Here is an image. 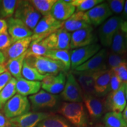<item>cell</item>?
Masks as SVG:
<instances>
[{
    "label": "cell",
    "instance_id": "obj_19",
    "mask_svg": "<svg viewBox=\"0 0 127 127\" xmlns=\"http://www.w3.org/2000/svg\"><path fill=\"white\" fill-rule=\"evenodd\" d=\"M111 74V71L109 69L93 72L95 96L101 97L109 93Z\"/></svg>",
    "mask_w": 127,
    "mask_h": 127
},
{
    "label": "cell",
    "instance_id": "obj_21",
    "mask_svg": "<svg viewBox=\"0 0 127 127\" xmlns=\"http://www.w3.org/2000/svg\"><path fill=\"white\" fill-rule=\"evenodd\" d=\"M76 8L71 3L65 0H57L51 11L50 15L57 20L64 22L68 20L74 12Z\"/></svg>",
    "mask_w": 127,
    "mask_h": 127
},
{
    "label": "cell",
    "instance_id": "obj_34",
    "mask_svg": "<svg viewBox=\"0 0 127 127\" xmlns=\"http://www.w3.org/2000/svg\"><path fill=\"white\" fill-rule=\"evenodd\" d=\"M104 2L102 0H72L71 4L75 7L77 11L85 12Z\"/></svg>",
    "mask_w": 127,
    "mask_h": 127
},
{
    "label": "cell",
    "instance_id": "obj_9",
    "mask_svg": "<svg viewBox=\"0 0 127 127\" xmlns=\"http://www.w3.org/2000/svg\"><path fill=\"white\" fill-rule=\"evenodd\" d=\"M101 47L99 44L95 43L71 51V69L75 70L77 67L87 62L99 51Z\"/></svg>",
    "mask_w": 127,
    "mask_h": 127
},
{
    "label": "cell",
    "instance_id": "obj_33",
    "mask_svg": "<svg viewBox=\"0 0 127 127\" xmlns=\"http://www.w3.org/2000/svg\"><path fill=\"white\" fill-rule=\"evenodd\" d=\"M21 74L23 78L32 81H42L45 76L41 74L35 68L28 64L25 60L24 62Z\"/></svg>",
    "mask_w": 127,
    "mask_h": 127
},
{
    "label": "cell",
    "instance_id": "obj_24",
    "mask_svg": "<svg viewBox=\"0 0 127 127\" xmlns=\"http://www.w3.org/2000/svg\"><path fill=\"white\" fill-rule=\"evenodd\" d=\"M81 88L84 94L95 95L93 72L86 71H75L72 72Z\"/></svg>",
    "mask_w": 127,
    "mask_h": 127
},
{
    "label": "cell",
    "instance_id": "obj_13",
    "mask_svg": "<svg viewBox=\"0 0 127 127\" xmlns=\"http://www.w3.org/2000/svg\"><path fill=\"white\" fill-rule=\"evenodd\" d=\"M107 51L105 49L100 50L96 54L92 57L81 65L77 67L74 71H86V72H94L96 71L107 69Z\"/></svg>",
    "mask_w": 127,
    "mask_h": 127
},
{
    "label": "cell",
    "instance_id": "obj_14",
    "mask_svg": "<svg viewBox=\"0 0 127 127\" xmlns=\"http://www.w3.org/2000/svg\"><path fill=\"white\" fill-rule=\"evenodd\" d=\"M45 39L50 50H70L71 34L63 28L54 32Z\"/></svg>",
    "mask_w": 127,
    "mask_h": 127
},
{
    "label": "cell",
    "instance_id": "obj_7",
    "mask_svg": "<svg viewBox=\"0 0 127 127\" xmlns=\"http://www.w3.org/2000/svg\"><path fill=\"white\" fill-rule=\"evenodd\" d=\"M84 93L72 72L66 74L65 85L60 96L66 102H82Z\"/></svg>",
    "mask_w": 127,
    "mask_h": 127
},
{
    "label": "cell",
    "instance_id": "obj_49",
    "mask_svg": "<svg viewBox=\"0 0 127 127\" xmlns=\"http://www.w3.org/2000/svg\"><path fill=\"white\" fill-rule=\"evenodd\" d=\"M125 87V98H126V100L127 102V84H124Z\"/></svg>",
    "mask_w": 127,
    "mask_h": 127
},
{
    "label": "cell",
    "instance_id": "obj_16",
    "mask_svg": "<svg viewBox=\"0 0 127 127\" xmlns=\"http://www.w3.org/2000/svg\"><path fill=\"white\" fill-rule=\"evenodd\" d=\"M8 25V32L12 44L15 41L32 35V31L21 21L14 17H10L6 21Z\"/></svg>",
    "mask_w": 127,
    "mask_h": 127
},
{
    "label": "cell",
    "instance_id": "obj_32",
    "mask_svg": "<svg viewBox=\"0 0 127 127\" xmlns=\"http://www.w3.org/2000/svg\"><path fill=\"white\" fill-rule=\"evenodd\" d=\"M56 1L57 0H31L30 2L41 15L46 16L50 15Z\"/></svg>",
    "mask_w": 127,
    "mask_h": 127
},
{
    "label": "cell",
    "instance_id": "obj_17",
    "mask_svg": "<svg viewBox=\"0 0 127 127\" xmlns=\"http://www.w3.org/2000/svg\"><path fill=\"white\" fill-rule=\"evenodd\" d=\"M85 14L89 24L98 26L104 23L113 14L107 3L104 2L85 12Z\"/></svg>",
    "mask_w": 127,
    "mask_h": 127
},
{
    "label": "cell",
    "instance_id": "obj_46",
    "mask_svg": "<svg viewBox=\"0 0 127 127\" xmlns=\"http://www.w3.org/2000/svg\"><path fill=\"white\" fill-rule=\"evenodd\" d=\"M122 115H123L125 127H127V104L124 110L122 112Z\"/></svg>",
    "mask_w": 127,
    "mask_h": 127
},
{
    "label": "cell",
    "instance_id": "obj_28",
    "mask_svg": "<svg viewBox=\"0 0 127 127\" xmlns=\"http://www.w3.org/2000/svg\"><path fill=\"white\" fill-rule=\"evenodd\" d=\"M36 127H74L63 116L52 114L42 120Z\"/></svg>",
    "mask_w": 127,
    "mask_h": 127
},
{
    "label": "cell",
    "instance_id": "obj_42",
    "mask_svg": "<svg viewBox=\"0 0 127 127\" xmlns=\"http://www.w3.org/2000/svg\"><path fill=\"white\" fill-rule=\"evenodd\" d=\"M8 25L7 21L5 20L0 18V34L7 31Z\"/></svg>",
    "mask_w": 127,
    "mask_h": 127
},
{
    "label": "cell",
    "instance_id": "obj_41",
    "mask_svg": "<svg viewBox=\"0 0 127 127\" xmlns=\"http://www.w3.org/2000/svg\"><path fill=\"white\" fill-rule=\"evenodd\" d=\"M12 78V75L7 70L0 74V92L6 86Z\"/></svg>",
    "mask_w": 127,
    "mask_h": 127
},
{
    "label": "cell",
    "instance_id": "obj_37",
    "mask_svg": "<svg viewBox=\"0 0 127 127\" xmlns=\"http://www.w3.org/2000/svg\"><path fill=\"white\" fill-rule=\"evenodd\" d=\"M125 2L124 0H109L107 3L112 14H119L123 12Z\"/></svg>",
    "mask_w": 127,
    "mask_h": 127
},
{
    "label": "cell",
    "instance_id": "obj_6",
    "mask_svg": "<svg viewBox=\"0 0 127 127\" xmlns=\"http://www.w3.org/2000/svg\"><path fill=\"white\" fill-rule=\"evenodd\" d=\"M123 20L119 17H111L99 28L98 35L100 42L105 47H111L112 39L117 32L120 29Z\"/></svg>",
    "mask_w": 127,
    "mask_h": 127
},
{
    "label": "cell",
    "instance_id": "obj_51",
    "mask_svg": "<svg viewBox=\"0 0 127 127\" xmlns=\"http://www.w3.org/2000/svg\"></svg>",
    "mask_w": 127,
    "mask_h": 127
},
{
    "label": "cell",
    "instance_id": "obj_3",
    "mask_svg": "<svg viewBox=\"0 0 127 127\" xmlns=\"http://www.w3.org/2000/svg\"><path fill=\"white\" fill-rule=\"evenodd\" d=\"M41 16L30 1H18L14 12V18L21 21L30 30L34 29L40 20Z\"/></svg>",
    "mask_w": 127,
    "mask_h": 127
},
{
    "label": "cell",
    "instance_id": "obj_25",
    "mask_svg": "<svg viewBox=\"0 0 127 127\" xmlns=\"http://www.w3.org/2000/svg\"><path fill=\"white\" fill-rule=\"evenodd\" d=\"M26 55L27 52L18 58L8 60L5 65L6 70L8 71L14 78L18 79L23 78L21 72Z\"/></svg>",
    "mask_w": 127,
    "mask_h": 127
},
{
    "label": "cell",
    "instance_id": "obj_1",
    "mask_svg": "<svg viewBox=\"0 0 127 127\" xmlns=\"http://www.w3.org/2000/svg\"><path fill=\"white\" fill-rule=\"evenodd\" d=\"M74 127H89L90 121L83 102L62 103L58 111Z\"/></svg>",
    "mask_w": 127,
    "mask_h": 127
},
{
    "label": "cell",
    "instance_id": "obj_44",
    "mask_svg": "<svg viewBox=\"0 0 127 127\" xmlns=\"http://www.w3.org/2000/svg\"><path fill=\"white\" fill-rule=\"evenodd\" d=\"M7 120L4 115L0 114V127H5L7 124Z\"/></svg>",
    "mask_w": 127,
    "mask_h": 127
},
{
    "label": "cell",
    "instance_id": "obj_45",
    "mask_svg": "<svg viewBox=\"0 0 127 127\" xmlns=\"http://www.w3.org/2000/svg\"><path fill=\"white\" fill-rule=\"evenodd\" d=\"M120 29L122 30V31L124 33L126 37H127V21H124L122 23Z\"/></svg>",
    "mask_w": 127,
    "mask_h": 127
},
{
    "label": "cell",
    "instance_id": "obj_15",
    "mask_svg": "<svg viewBox=\"0 0 127 127\" xmlns=\"http://www.w3.org/2000/svg\"><path fill=\"white\" fill-rule=\"evenodd\" d=\"M66 73L61 72L57 75H45L41 81V88L51 94H61L65 85Z\"/></svg>",
    "mask_w": 127,
    "mask_h": 127
},
{
    "label": "cell",
    "instance_id": "obj_12",
    "mask_svg": "<svg viewBox=\"0 0 127 127\" xmlns=\"http://www.w3.org/2000/svg\"><path fill=\"white\" fill-rule=\"evenodd\" d=\"M97 38L94 33L92 26L73 32L71 34L70 49L75 50L96 43Z\"/></svg>",
    "mask_w": 127,
    "mask_h": 127
},
{
    "label": "cell",
    "instance_id": "obj_23",
    "mask_svg": "<svg viewBox=\"0 0 127 127\" xmlns=\"http://www.w3.org/2000/svg\"><path fill=\"white\" fill-rule=\"evenodd\" d=\"M41 88V81L27 80L23 78L16 79V92L23 96H31L35 94L40 91Z\"/></svg>",
    "mask_w": 127,
    "mask_h": 127
},
{
    "label": "cell",
    "instance_id": "obj_39",
    "mask_svg": "<svg viewBox=\"0 0 127 127\" xmlns=\"http://www.w3.org/2000/svg\"><path fill=\"white\" fill-rule=\"evenodd\" d=\"M12 44L11 39L8 31L0 34V51H4L10 47Z\"/></svg>",
    "mask_w": 127,
    "mask_h": 127
},
{
    "label": "cell",
    "instance_id": "obj_29",
    "mask_svg": "<svg viewBox=\"0 0 127 127\" xmlns=\"http://www.w3.org/2000/svg\"><path fill=\"white\" fill-rule=\"evenodd\" d=\"M49 50L45 38L39 41H32L26 56H45Z\"/></svg>",
    "mask_w": 127,
    "mask_h": 127
},
{
    "label": "cell",
    "instance_id": "obj_48",
    "mask_svg": "<svg viewBox=\"0 0 127 127\" xmlns=\"http://www.w3.org/2000/svg\"><path fill=\"white\" fill-rule=\"evenodd\" d=\"M6 71V68L4 64H1L0 65V74H2L5 71Z\"/></svg>",
    "mask_w": 127,
    "mask_h": 127
},
{
    "label": "cell",
    "instance_id": "obj_40",
    "mask_svg": "<svg viewBox=\"0 0 127 127\" xmlns=\"http://www.w3.org/2000/svg\"><path fill=\"white\" fill-rule=\"evenodd\" d=\"M111 71V74L110 85H109V92L116 91V90L120 88V87L122 85V84H123L121 81V79L119 78V77L117 75V74L113 71Z\"/></svg>",
    "mask_w": 127,
    "mask_h": 127
},
{
    "label": "cell",
    "instance_id": "obj_31",
    "mask_svg": "<svg viewBox=\"0 0 127 127\" xmlns=\"http://www.w3.org/2000/svg\"><path fill=\"white\" fill-rule=\"evenodd\" d=\"M105 127H125L122 113L108 112L103 118Z\"/></svg>",
    "mask_w": 127,
    "mask_h": 127
},
{
    "label": "cell",
    "instance_id": "obj_35",
    "mask_svg": "<svg viewBox=\"0 0 127 127\" xmlns=\"http://www.w3.org/2000/svg\"><path fill=\"white\" fill-rule=\"evenodd\" d=\"M18 1L15 0H2L1 2L0 16L10 18L14 14Z\"/></svg>",
    "mask_w": 127,
    "mask_h": 127
},
{
    "label": "cell",
    "instance_id": "obj_22",
    "mask_svg": "<svg viewBox=\"0 0 127 127\" xmlns=\"http://www.w3.org/2000/svg\"><path fill=\"white\" fill-rule=\"evenodd\" d=\"M32 41V37L29 36L14 42L10 47L2 51L5 60L8 61L9 60L15 59L25 53L27 51Z\"/></svg>",
    "mask_w": 127,
    "mask_h": 127
},
{
    "label": "cell",
    "instance_id": "obj_10",
    "mask_svg": "<svg viewBox=\"0 0 127 127\" xmlns=\"http://www.w3.org/2000/svg\"><path fill=\"white\" fill-rule=\"evenodd\" d=\"M51 115L44 112H28L9 121L11 127H36L39 123Z\"/></svg>",
    "mask_w": 127,
    "mask_h": 127
},
{
    "label": "cell",
    "instance_id": "obj_4",
    "mask_svg": "<svg viewBox=\"0 0 127 127\" xmlns=\"http://www.w3.org/2000/svg\"><path fill=\"white\" fill-rule=\"evenodd\" d=\"M31 105L27 96L16 94L6 103L4 107L5 117L12 119L30 112Z\"/></svg>",
    "mask_w": 127,
    "mask_h": 127
},
{
    "label": "cell",
    "instance_id": "obj_2",
    "mask_svg": "<svg viewBox=\"0 0 127 127\" xmlns=\"http://www.w3.org/2000/svg\"><path fill=\"white\" fill-rule=\"evenodd\" d=\"M25 61L44 75H57L61 72L67 71L61 63L45 56H26Z\"/></svg>",
    "mask_w": 127,
    "mask_h": 127
},
{
    "label": "cell",
    "instance_id": "obj_43",
    "mask_svg": "<svg viewBox=\"0 0 127 127\" xmlns=\"http://www.w3.org/2000/svg\"><path fill=\"white\" fill-rule=\"evenodd\" d=\"M121 18L124 21H127V0L125 1L124 7L123 12H122V15Z\"/></svg>",
    "mask_w": 127,
    "mask_h": 127
},
{
    "label": "cell",
    "instance_id": "obj_18",
    "mask_svg": "<svg viewBox=\"0 0 127 127\" xmlns=\"http://www.w3.org/2000/svg\"><path fill=\"white\" fill-rule=\"evenodd\" d=\"M82 102L89 117L94 121L101 118L104 112V104L98 96L93 95L84 94Z\"/></svg>",
    "mask_w": 127,
    "mask_h": 127
},
{
    "label": "cell",
    "instance_id": "obj_5",
    "mask_svg": "<svg viewBox=\"0 0 127 127\" xmlns=\"http://www.w3.org/2000/svg\"><path fill=\"white\" fill-rule=\"evenodd\" d=\"M63 22L55 19L51 15L44 16L32 30V39L42 40L62 27Z\"/></svg>",
    "mask_w": 127,
    "mask_h": 127
},
{
    "label": "cell",
    "instance_id": "obj_30",
    "mask_svg": "<svg viewBox=\"0 0 127 127\" xmlns=\"http://www.w3.org/2000/svg\"><path fill=\"white\" fill-rule=\"evenodd\" d=\"M16 79L12 77L6 86L0 92V109L16 94Z\"/></svg>",
    "mask_w": 127,
    "mask_h": 127
},
{
    "label": "cell",
    "instance_id": "obj_27",
    "mask_svg": "<svg viewBox=\"0 0 127 127\" xmlns=\"http://www.w3.org/2000/svg\"><path fill=\"white\" fill-rule=\"evenodd\" d=\"M45 57L61 63L65 67L67 71L71 68V55L69 50H49Z\"/></svg>",
    "mask_w": 127,
    "mask_h": 127
},
{
    "label": "cell",
    "instance_id": "obj_8",
    "mask_svg": "<svg viewBox=\"0 0 127 127\" xmlns=\"http://www.w3.org/2000/svg\"><path fill=\"white\" fill-rule=\"evenodd\" d=\"M31 108L34 112H39L42 109L52 108L58 102V97L42 90L28 98Z\"/></svg>",
    "mask_w": 127,
    "mask_h": 127
},
{
    "label": "cell",
    "instance_id": "obj_38",
    "mask_svg": "<svg viewBox=\"0 0 127 127\" xmlns=\"http://www.w3.org/2000/svg\"><path fill=\"white\" fill-rule=\"evenodd\" d=\"M121 79L123 84H127V62L112 69Z\"/></svg>",
    "mask_w": 127,
    "mask_h": 127
},
{
    "label": "cell",
    "instance_id": "obj_36",
    "mask_svg": "<svg viewBox=\"0 0 127 127\" xmlns=\"http://www.w3.org/2000/svg\"><path fill=\"white\" fill-rule=\"evenodd\" d=\"M124 63H127V61L123 55L117 54L112 52L108 54L107 65L110 70L115 69Z\"/></svg>",
    "mask_w": 127,
    "mask_h": 127
},
{
    "label": "cell",
    "instance_id": "obj_47",
    "mask_svg": "<svg viewBox=\"0 0 127 127\" xmlns=\"http://www.w3.org/2000/svg\"><path fill=\"white\" fill-rule=\"evenodd\" d=\"M5 61L6 60L5 58L4 54H3V52L1 51H0V65L4 64Z\"/></svg>",
    "mask_w": 127,
    "mask_h": 127
},
{
    "label": "cell",
    "instance_id": "obj_26",
    "mask_svg": "<svg viewBox=\"0 0 127 127\" xmlns=\"http://www.w3.org/2000/svg\"><path fill=\"white\" fill-rule=\"evenodd\" d=\"M111 52L124 56L127 53V37L120 29L117 32L111 44Z\"/></svg>",
    "mask_w": 127,
    "mask_h": 127
},
{
    "label": "cell",
    "instance_id": "obj_11",
    "mask_svg": "<svg viewBox=\"0 0 127 127\" xmlns=\"http://www.w3.org/2000/svg\"><path fill=\"white\" fill-rule=\"evenodd\" d=\"M124 84L116 91L109 92L104 102V106L109 112L122 113L127 105Z\"/></svg>",
    "mask_w": 127,
    "mask_h": 127
},
{
    "label": "cell",
    "instance_id": "obj_20",
    "mask_svg": "<svg viewBox=\"0 0 127 127\" xmlns=\"http://www.w3.org/2000/svg\"><path fill=\"white\" fill-rule=\"evenodd\" d=\"M90 26L85 17V12L75 11L68 20L63 22L61 28L70 33Z\"/></svg>",
    "mask_w": 127,
    "mask_h": 127
},
{
    "label": "cell",
    "instance_id": "obj_50",
    "mask_svg": "<svg viewBox=\"0 0 127 127\" xmlns=\"http://www.w3.org/2000/svg\"><path fill=\"white\" fill-rule=\"evenodd\" d=\"M96 127H105L104 125H101V124H100V125H98L97 126H96Z\"/></svg>",
    "mask_w": 127,
    "mask_h": 127
}]
</instances>
